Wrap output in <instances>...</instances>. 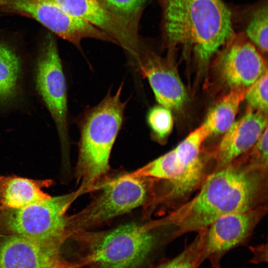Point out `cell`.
I'll return each mask as SVG.
<instances>
[{"label": "cell", "instance_id": "7c38bea8", "mask_svg": "<svg viewBox=\"0 0 268 268\" xmlns=\"http://www.w3.org/2000/svg\"><path fill=\"white\" fill-rule=\"evenodd\" d=\"M138 71L146 78L158 103L170 110L180 111L188 100L185 86L169 58L140 47L134 61Z\"/></svg>", "mask_w": 268, "mask_h": 268}, {"label": "cell", "instance_id": "8fae6325", "mask_svg": "<svg viewBox=\"0 0 268 268\" xmlns=\"http://www.w3.org/2000/svg\"><path fill=\"white\" fill-rule=\"evenodd\" d=\"M67 13L99 29L134 58L137 57L141 45L137 26L115 15L98 0H46Z\"/></svg>", "mask_w": 268, "mask_h": 268}, {"label": "cell", "instance_id": "2e32d148", "mask_svg": "<svg viewBox=\"0 0 268 268\" xmlns=\"http://www.w3.org/2000/svg\"><path fill=\"white\" fill-rule=\"evenodd\" d=\"M52 183L50 180L0 175V211L20 209L50 198L43 188Z\"/></svg>", "mask_w": 268, "mask_h": 268}, {"label": "cell", "instance_id": "e0dca14e", "mask_svg": "<svg viewBox=\"0 0 268 268\" xmlns=\"http://www.w3.org/2000/svg\"><path fill=\"white\" fill-rule=\"evenodd\" d=\"M230 8L234 32L242 33L263 55H267L268 0Z\"/></svg>", "mask_w": 268, "mask_h": 268}, {"label": "cell", "instance_id": "4fadbf2b", "mask_svg": "<svg viewBox=\"0 0 268 268\" xmlns=\"http://www.w3.org/2000/svg\"><path fill=\"white\" fill-rule=\"evenodd\" d=\"M267 115L248 107L245 115L234 121L210 150L214 171L236 159L255 144L268 127Z\"/></svg>", "mask_w": 268, "mask_h": 268}, {"label": "cell", "instance_id": "7402d4cb", "mask_svg": "<svg viewBox=\"0 0 268 268\" xmlns=\"http://www.w3.org/2000/svg\"><path fill=\"white\" fill-rule=\"evenodd\" d=\"M200 250L199 235L176 256L163 261L155 268H199L197 264Z\"/></svg>", "mask_w": 268, "mask_h": 268}, {"label": "cell", "instance_id": "8992f818", "mask_svg": "<svg viewBox=\"0 0 268 268\" xmlns=\"http://www.w3.org/2000/svg\"><path fill=\"white\" fill-rule=\"evenodd\" d=\"M86 193L78 189L24 207L0 211V223L13 234L46 242H61L67 234V211L72 203Z\"/></svg>", "mask_w": 268, "mask_h": 268}, {"label": "cell", "instance_id": "5b68a950", "mask_svg": "<svg viewBox=\"0 0 268 268\" xmlns=\"http://www.w3.org/2000/svg\"><path fill=\"white\" fill-rule=\"evenodd\" d=\"M156 182L132 173L104 179L95 186L94 191L98 194L88 205L68 216L67 234L101 225L141 205L150 206L155 195Z\"/></svg>", "mask_w": 268, "mask_h": 268}, {"label": "cell", "instance_id": "5bb4252c", "mask_svg": "<svg viewBox=\"0 0 268 268\" xmlns=\"http://www.w3.org/2000/svg\"><path fill=\"white\" fill-rule=\"evenodd\" d=\"M59 243L13 234L0 245V268H56Z\"/></svg>", "mask_w": 268, "mask_h": 268}, {"label": "cell", "instance_id": "3957f363", "mask_svg": "<svg viewBox=\"0 0 268 268\" xmlns=\"http://www.w3.org/2000/svg\"><path fill=\"white\" fill-rule=\"evenodd\" d=\"M123 85L113 95L108 92L99 104L87 110L79 123L75 176L79 188L86 193L92 192L109 172L110 154L124 122L127 104L121 99Z\"/></svg>", "mask_w": 268, "mask_h": 268}, {"label": "cell", "instance_id": "277c9868", "mask_svg": "<svg viewBox=\"0 0 268 268\" xmlns=\"http://www.w3.org/2000/svg\"><path fill=\"white\" fill-rule=\"evenodd\" d=\"M75 234L86 243L87 260L94 268H139L159 248L175 239L158 219Z\"/></svg>", "mask_w": 268, "mask_h": 268}, {"label": "cell", "instance_id": "ba28073f", "mask_svg": "<svg viewBox=\"0 0 268 268\" xmlns=\"http://www.w3.org/2000/svg\"><path fill=\"white\" fill-rule=\"evenodd\" d=\"M267 212L265 205L226 215L198 232L200 241L198 267L207 260L212 268H221L223 257L231 250L247 245Z\"/></svg>", "mask_w": 268, "mask_h": 268}, {"label": "cell", "instance_id": "6da1fadb", "mask_svg": "<svg viewBox=\"0 0 268 268\" xmlns=\"http://www.w3.org/2000/svg\"><path fill=\"white\" fill-rule=\"evenodd\" d=\"M268 170L242 154L205 178L197 195L161 218L176 238L199 232L223 216L267 205Z\"/></svg>", "mask_w": 268, "mask_h": 268}, {"label": "cell", "instance_id": "d6986e66", "mask_svg": "<svg viewBox=\"0 0 268 268\" xmlns=\"http://www.w3.org/2000/svg\"><path fill=\"white\" fill-rule=\"evenodd\" d=\"M188 169L189 166L174 148L132 173L169 182L176 180Z\"/></svg>", "mask_w": 268, "mask_h": 268}, {"label": "cell", "instance_id": "d4e9b609", "mask_svg": "<svg viewBox=\"0 0 268 268\" xmlns=\"http://www.w3.org/2000/svg\"><path fill=\"white\" fill-rule=\"evenodd\" d=\"M249 249L253 254V257L249 262L258 264L268 262V245L262 244L255 246L249 247Z\"/></svg>", "mask_w": 268, "mask_h": 268}, {"label": "cell", "instance_id": "52a82bcc", "mask_svg": "<svg viewBox=\"0 0 268 268\" xmlns=\"http://www.w3.org/2000/svg\"><path fill=\"white\" fill-rule=\"evenodd\" d=\"M34 67L36 90L54 121L67 157L69 138L66 80L56 42L51 34L40 47Z\"/></svg>", "mask_w": 268, "mask_h": 268}, {"label": "cell", "instance_id": "44dd1931", "mask_svg": "<svg viewBox=\"0 0 268 268\" xmlns=\"http://www.w3.org/2000/svg\"><path fill=\"white\" fill-rule=\"evenodd\" d=\"M112 13L137 26L139 17L147 0H98Z\"/></svg>", "mask_w": 268, "mask_h": 268}, {"label": "cell", "instance_id": "ac0fdd59", "mask_svg": "<svg viewBox=\"0 0 268 268\" xmlns=\"http://www.w3.org/2000/svg\"><path fill=\"white\" fill-rule=\"evenodd\" d=\"M248 88L236 87L228 89L210 109L202 124L209 135L223 134L233 124Z\"/></svg>", "mask_w": 268, "mask_h": 268}, {"label": "cell", "instance_id": "cb8c5ba5", "mask_svg": "<svg viewBox=\"0 0 268 268\" xmlns=\"http://www.w3.org/2000/svg\"><path fill=\"white\" fill-rule=\"evenodd\" d=\"M268 147L267 127L255 144L244 154L250 164L268 170Z\"/></svg>", "mask_w": 268, "mask_h": 268}, {"label": "cell", "instance_id": "30bf717a", "mask_svg": "<svg viewBox=\"0 0 268 268\" xmlns=\"http://www.w3.org/2000/svg\"><path fill=\"white\" fill-rule=\"evenodd\" d=\"M215 55L216 78L228 89L249 88L268 69L264 55L241 33L234 32Z\"/></svg>", "mask_w": 268, "mask_h": 268}, {"label": "cell", "instance_id": "ffe728a7", "mask_svg": "<svg viewBox=\"0 0 268 268\" xmlns=\"http://www.w3.org/2000/svg\"><path fill=\"white\" fill-rule=\"evenodd\" d=\"M146 121L153 138L159 143L165 142L173 127L171 110L160 104L154 106L149 110Z\"/></svg>", "mask_w": 268, "mask_h": 268}, {"label": "cell", "instance_id": "603a6c76", "mask_svg": "<svg viewBox=\"0 0 268 268\" xmlns=\"http://www.w3.org/2000/svg\"><path fill=\"white\" fill-rule=\"evenodd\" d=\"M244 99L249 107L268 113V69L249 87Z\"/></svg>", "mask_w": 268, "mask_h": 268}, {"label": "cell", "instance_id": "9c48e42d", "mask_svg": "<svg viewBox=\"0 0 268 268\" xmlns=\"http://www.w3.org/2000/svg\"><path fill=\"white\" fill-rule=\"evenodd\" d=\"M0 12L33 18L78 48L81 40L85 38L104 41L108 39L107 35L99 29L46 0H0Z\"/></svg>", "mask_w": 268, "mask_h": 268}, {"label": "cell", "instance_id": "7a4b0ae2", "mask_svg": "<svg viewBox=\"0 0 268 268\" xmlns=\"http://www.w3.org/2000/svg\"><path fill=\"white\" fill-rule=\"evenodd\" d=\"M164 45L190 51L201 65L208 63L233 35L230 7L223 0H159Z\"/></svg>", "mask_w": 268, "mask_h": 268}, {"label": "cell", "instance_id": "9a60e30c", "mask_svg": "<svg viewBox=\"0 0 268 268\" xmlns=\"http://www.w3.org/2000/svg\"><path fill=\"white\" fill-rule=\"evenodd\" d=\"M25 66L23 58L14 49L0 41V109L13 107L22 99Z\"/></svg>", "mask_w": 268, "mask_h": 268}]
</instances>
